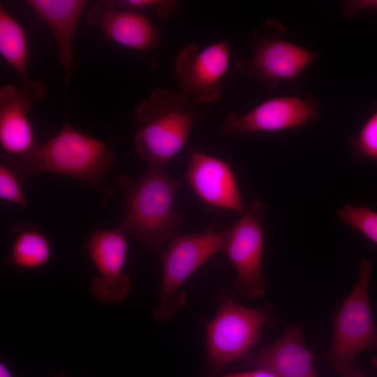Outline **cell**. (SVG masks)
<instances>
[{"label": "cell", "mask_w": 377, "mask_h": 377, "mask_svg": "<svg viewBox=\"0 0 377 377\" xmlns=\"http://www.w3.org/2000/svg\"><path fill=\"white\" fill-rule=\"evenodd\" d=\"M20 181L13 170L6 163L0 165V198L1 200L24 206L26 198L20 187Z\"/></svg>", "instance_id": "cell-22"}, {"label": "cell", "mask_w": 377, "mask_h": 377, "mask_svg": "<svg viewBox=\"0 0 377 377\" xmlns=\"http://www.w3.org/2000/svg\"><path fill=\"white\" fill-rule=\"evenodd\" d=\"M282 24L274 19L266 20L253 31L251 55L235 64L242 74L273 89L283 80L295 82L306 67L318 56L286 40Z\"/></svg>", "instance_id": "cell-7"}, {"label": "cell", "mask_w": 377, "mask_h": 377, "mask_svg": "<svg viewBox=\"0 0 377 377\" xmlns=\"http://www.w3.org/2000/svg\"><path fill=\"white\" fill-rule=\"evenodd\" d=\"M0 377H13L10 370L2 362L0 363Z\"/></svg>", "instance_id": "cell-26"}, {"label": "cell", "mask_w": 377, "mask_h": 377, "mask_svg": "<svg viewBox=\"0 0 377 377\" xmlns=\"http://www.w3.org/2000/svg\"><path fill=\"white\" fill-rule=\"evenodd\" d=\"M267 216L265 205L253 200L245 207L229 228L223 251L236 272L234 287L248 300H256L265 293L261 269L264 233L262 221Z\"/></svg>", "instance_id": "cell-8"}, {"label": "cell", "mask_w": 377, "mask_h": 377, "mask_svg": "<svg viewBox=\"0 0 377 377\" xmlns=\"http://www.w3.org/2000/svg\"><path fill=\"white\" fill-rule=\"evenodd\" d=\"M54 377H64V375L63 374H59L56 375Z\"/></svg>", "instance_id": "cell-28"}, {"label": "cell", "mask_w": 377, "mask_h": 377, "mask_svg": "<svg viewBox=\"0 0 377 377\" xmlns=\"http://www.w3.org/2000/svg\"><path fill=\"white\" fill-rule=\"evenodd\" d=\"M0 54L20 76L24 90L33 101H39L45 94L44 88L27 75L28 47L24 27L0 5Z\"/></svg>", "instance_id": "cell-17"}, {"label": "cell", "mask_w": 377, "mask_h": 377, "mask_svg": "<svg viewBox=\"0 0 377 377\" xmlns=\"http://www.w3.org/2000/svg\"><path fill=\"white\" fill-rule=\"evenodd\" d=\"M373 366L377 369V356H376L372 361Z\"/></svg>", "instance_id": "cell-27"}, {"label": "cell", "mask_w": 377, "mask_h": 377, "mask_svg": "<svg viewBox=\"0 0 377 377\" xmlns=\"http://www.w3.org/2000/svg\"><path fill=\"white\" fill-rule=\"evenodd\" d=\"M216 297L219 307L206 327L205 362L207 369L216 374L248 356L260 341L263 327L276 324L277 315L269 304L253 308L239 304L226 288L218 290Z\"/></svg>", "instance_id": "cell-4"}, {"label": "cell", "mask_w": 377, "mask_h": 377, "mask_svg": "<svg viewBox=\"0 0 377 377\" xmlns=\"http://www.w3.org/2000/svg\"><path fill=\"white\" fill-rule=\"evenodd\" d=\"M228 229L215 231L212 228L202 232L175 233L160 255L162 278L158 303L154 318L158 322L171 318L186 302L181 286L202 265L223 250Z\"/></svg>", "instance_id": "cell-5"}, {"label": "cell", "mask_w": 377, "mask_h": 377, "mask_svg": "<svg viewBox=\"0 0 377 377\" xmlns=\"http://www.w3.org/2000/svg\"><path fill=\"white\" fill-rule=\"evenodd\" d=\"M350 145L356 158L377 164V110L369 115L359 132L350 138Z\"/></svg>", "instance_id": "cell-20"}, {"label": "cell", "mask_w": 377, "mask_h": 377, "mask_svg": "<svg viewBox=\"0 0 377 377\" xmlns=\"http://www.w3.org/2000/svg\"><path fill=\"white\" fill-rule=\"evenodd\" d=\"M243 362L246 367L266 369L279 377H318L302 327L295 324H288L274 343L249 354Z\"/></svg>", "instance_id": "cell-13"}, {"label": "cell", "mask_w": 377, "mask_h": 377, "mask_svg": "<svg viewBox=\"0 0 377 377\" xmlns=\"http://www.w3.org/2000/svg\"><path fill=\"white\" fill-rule=\"evenodd\" d=\"M106 3L112 7L140 11L153 10L161 17L172 14L177 6L173 0H108Z\"/></svg>", "instance_id": "cell-21"}, {"label": "cell", "mask_w": 377, "mask_h": 377, "mask_svg": "<svg viewBox=\"0 0 377 377\" xmlns=\"http://www.w3.org/2000/svg\"><path fill=\"white\" fill-rule=\"evenodd\" d=\"M26 4L52 33L64 73L66 86L73 66V42L80 18L88 1L84 0H27Z\"/></svg>", "instance_id": "cell-16"}, {"label": "cell", "mask_w": 377, "mask_h": 377, "mask_svg": "<svg viewBox=\"0 0 377 377\" xmlns=\"http://www.w3.org/2000/svg\"><path fill=\"white\" fill-rule=\"evenodd\" d=\"M126 230L99 229L89 235L87 250L99 275L91 281L90 290L96 300L115 304L125 300L132 283L123 271L127 254Z\"/></svg>", "instance_id": "cell-11"}, {"label": "cell", "mask_w": 377, "mask_h": 377, "mask_svg": "<svg viewBox=\"0 0 377 377\" xmlns=\"http://www.w3.org/2000/svg\"><path fill=\"white\" fill-rule=\"evenodd\" d=\"M193 106L182 91L156 89L133 108L134 145L148 165L165 168L184 147L192 126L204 117Z\"/></svg>", "instance_id": "cell-3"}, {"label": "cell", "mask_w": 377, "mask_h": 377, "mask_svg": "<svg viewBox=\"0 0 377 377\" xmlns=\"http://www.w3.org/2000/svg\"><path fill=\"white\" fill-rule=\"evenodd\" d=\"M114 161L105 142L89 136L66 121L60 131L31 151L20 156H3V163L15 173L20 182L39 172H54L82 179L111 194L103 179Z\"/></svg>", "instance_id": "cell-2"}, {"label": "cell", "mask_w": 377, "mask_h": 377, "mask_svg": "<svg viewBox=\"0 0 377 377\" xmlns=\"http://www.w3.org/2000/svg\"><path fill=\"white\" fill-rule=\"evenodd\" d=\"M336 213L343 223L377 244V212L365 205L346 204Z\"/></svg>", "instance_id": "cell-19"}, {"label": "cell", "mask_w": 377, "mask_h": 377, "mask_svg": "<svg viewBox=\"0 0 377 377\" xmlns=\"http://www.w3.org/2000/svg\"><path fill=\"white\" fill-rule=\"evenodd\" d=\"M229 64L227 41L214 43L202 49L191 43L175 59V77L182 91L194 105L214 103L221 96V82Z\"/></svg>", "instance_id": "cell-9"}, {"label": "cell", "mask_w": 377, "mask_h": 377, "mask_svg": "<svg viewBox=\"0 0 377 377\" xmlns=\"http://www.w3.org/2000/svg\"><path fill=\"white\" fill-rule=\"evenodd\" d=\"M31 101L23 88L10 84L0 88V145L4 155L23 156L38 145L29 118Z\"/></svg>", "instance_id": "cell-15"}, {"label": "cell", "mask_w": 377, "mask_h": 377, "mask_svg": "<svg viewBox=\"0 0 377 377\" xmlns=\"http://www.w3.org/2000/svg\"><path fill=\"white\" fill-rule=\"evenodd\" d=\"M88 20L108 39L127 48L147 52L157 40L155 27L142 12L114 8L105 1L91 8Z\"/></svg>", "instance_id": "cell-14"}, {"label": "cell", "mask_w": 377, "mask_h": 377, "mask_svg": "<svg viewBox=\"0 0 377 377\" xmlns=\"http://www.w3.org/2000/svg\"><path fill=\"white\" fill-rule=\"evenodd\" d=\"M340 377H367L357 367L355 362L344 371L339 374Z\"/></svg>", "instance_id": "cell-25"}, {"label": "cell", "mask_w": 377, "mask_h": 377, "mask_svg": "<svg viewBox=\"0 0 377 377\" xmlns=\"http://www.w3.org/2000/svg\"><path fill=\"white\" fill-rule=\"evenodd\" d=\"M319 117V104L312 96L305 98L298 96L275 97L260 103L246 114H227L223 118L221 130L231 136L281 131L302 126Z\"/></svg>", "instance_id": "cell-10"}, {"label": "cell", "mask_w": 377, "mask_h": 377, "mask_svg": "<svg viewBox=\"0 0 377 377\" xmlns=\"http://www.w3.org/2000/svg\"><path fill=\"white\" fill-rule=\"evenodd\" d=\"M11 234L15 237L8 261L19 268H36L47 263L51 248L47 237L31 223H19Z\"/></svg>", "instance_id": "cell-18"}, {"label": "cell", "mask_w": 377, "mask_h": 377, "mask_svg": "<svg viewBox=\"0 0 377 377\" xmlns=\"http://www.w3.org/2000/svg\"><path fill=\"white\" fill-rule=\"evenodd\" d=\"M371 270V261L362 259L353 288L333 316V337L325 357L339 374L351 366L360 352L377 347L369 296Z\"/></svg>", "instance_id": "cell-6"}, {"label": "cell", "mask_w": 377, "mask_h": 377, "mask_svg": "<svg viewBox=\"0 0 377 377\" xmlns=\"http://www.w3.org/2000/svg\"><path fill=\"white\" fill-rule=\"evenodd\" d=\"M343 13L352 17L359 11H372L377 13V0H350L343 1Z\"/></svg>", "instance_id": "cell-23"}, {"label": "cell", "mask_w": 377, "mask_h": 377, "mask_svg": "<svg viewBox=\"0 0 377 377\" xmlns=\"http://www.w3.org/2000/svg\"><path fill=\"white\" fill-rule=\"evenodd\" d=\"M182 179L209 205L235 211L239 215L244 212L246 206L234 173L222 159L201 151L191 152Z\"/></svg>", "instance_id": "cell-12"}, {"label": "cell", "mask_w": 377, "mask_h": 377, "mask_svg": "<svg viewBox=\"0 0 377 377\" xmlns=\"http://www.w3.org/2000/svg\"><path fill=\"white\" fill-rule=\"evenodd\" d=\"M222 377H279L272 372L263 369H256L252 371L235 373V374H228L223 376Z\"/></svg>", "instance_id": "cell-24"}, {"label": "cell", "mask_w": 377, "mask_h": 377, "mask_svg": "<svg viewBox=\"0 0 377 377\" xmlns=\"http://www.w3.org/2000/svg\"><path fill=\"white\" fill-rule=\"evenodd\" d=\"M182 182L170 177L164 168L150 165L136 179L118 178L123 190L121 226L159 256L182 223L174 200Z\"/></svg>", "instance_id": "cell-1"}]
</instances>
